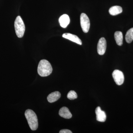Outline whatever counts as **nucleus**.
Masks as SVG:
<instances>
[{
  "label": "nucleus",
  "mask_w": 133,
  "mask_h": 133,
  "mask_svg": "<svg viewBox=\"0 0 133 133\" xmlns=\"http://www.w3.org/2000/svg\"><path fill=\"white\" fill-rule=\"evenodd\" d=\"M97 120L100 122H104L106 120L107 116L105 113L101 110L99 107H98L95 109Z\"/></svg>",
  "instance_id": "obj_7"
},
{
  "label": "nucleus",
  "mask_w": 133,
  "mask_h": 133,
  "mask_svg": "<svg viewBox=\"0 0 133 133\" xmlns=\"http://www.w3.org/2000/svg\"><path fill=\"white\" fill-rule=\"evenodd\" d=\"M80 24L83 31L84 33L88 32L90 29V21L88 16L84 13H82L80 16Z\"/></svg>",
  "instance_id": "obj_4"
},
{
  "label": "nucleus",
  "mask_w": 133,
  "mask_h": 133,
  "mask_svg": "<svg viewBox=\"0 0 133 133\" xmlns=\"http://www.w3.org/2000/svg\"><path fill=\"white\" fill-rule=\"evenodd\" d=\"M59 114L61 117L65 119H70L72 116L69 109L66 107H63L59 109Z\"/></svg>",
  "instance_id": "obj_10"
},
{
  "label": "nucleus",
  "mask_w": 133,
  "mask_h": 133,
  "mask_svg": "<svg viewBox=\"0 0 133 133\" xmlns=\"http://www.w3.org/2000/svg\"><path fill=\"white\" fill-rule=\"evenodd\" d=\"M67 97L69 99H74L77 98V95L75 91H70L68 93Z\"/></svg>",
  "instance_id": "obj_15"
},
{
  "label": "nucleus",
  "mask_w": 133,
  "mask_h": 133,
  "mask_svg": "<svg viewBox=\"0 0 133 133\" xmlns=\"http://www.w3.org/2000/svg\"><path fill=\"white\" fill-rule=\"evenodd\" d=\"M107 48V42L104 37L99 39L97 44V52L99 55H104Z\"/></svg>",
  "instance_id": "obj_6"
},
{
  "label": "nucleus",
  "mask_w": 133,
  "mask_h": 133,
  "mask_svg": "<svg viewBox=\"0 0 133 133\" xmlns=\"http://www.w3.org/2000/svg\"><path fill=\"white\" fill-rule=\"evenodd\" d=\"M52 69L50 62L46 59H42L38 65L37 72L41 77L49 76L52 72Z\"/></svg>",
  "instance_id": "obj_1"
},
{
  "label": "nucleus",
  "mask_w": 133,
  "mask_h": 133,
  "mask_svg": "<svg viewBox=\"0 0 133 133\" xmlns=\"http://www.w3.org/2000/svg\"><path fill=\"white\" fill-rule=\"evenodd\" d=\"M59 24L61 27L66 28L70 22V19L68 15L64 14L61 16L59 19Z\"/></svg>",
  "instance_id": "obj_9"
},
{
  "label": "nucleus",
  "mask_w": 133,
  "mask_h": 133,
  "mask_svg": "<svg viewBox=\"0 0 133 133\" xmlns=\"http://www.w3.org/2000/svg\"><path fill=\"white\" fill-rule=\"evenodd\" d=\"M109 14L111 15L116 16L121 14L122 12V9L120 6H113L109 9Z\"/></svg>",
  "instance_id": "obj_12"
},
{
  "label": "nucleus",
  "mask_w": 133,
  "mask_h": 133,
  "mask_svg": "<svg viewBox=\"0 0 133 133\" xmlns=\"http://www.w3.org/2000/svg\"><path fill=\"white\" fill-rule=\"evenodd\" d=\"M114 37L116 44L119 46L123 44V34L121 31H117L114 34Z\"/></svg>",
  "instance_id": "obj_13"
},
{
  "label": "nucleus",
  "mask_w": 133,
  "mask_h": 133,
  "mask_svg": "<svg viewBox=\"0 0 133 133\" xmlns=\"http://www.w3.org/2000/svg\"><path fill=\"white\" fill-rule=\"evenodd\" d=\"M62 36L64 38L72 41V42L76 43L78 44H79V45H82V41H81V39L79 38L77 36L72 34L71 33H65L63 34Z\"/></svg>",
  "instance_id": "obj_8"
},
{
  "label": "nucleus",
  "mask_w": 133,
  "mask_h": 133,
  "mask_svg": "<svg viewBox=\"0 0 133 133\" xmlns=\"http://www.w3.org/2000/svg\"><path fill=\"white\" fill-rule=\"evenodd\" d=\"M25 116L29 126L32 131H35L38 128V122L35 113L31 109H27L25 111Z\"/></svg>",
  "instance_id": "obj_2"
},
{
  "label": "nucleus",
  "mask_w": 133,
  "mask_h": 133,
  "mask_svg": "<svg viewBox=\"0 0 133 133\" xmlns=\"http://www.w3.org/2000/svg\"><path fill=\"white\" fill-rule=\"evenodd\" d=\"M59 133H72V132L69 129H62L59 132Z\"/></svg>",
  "instance_id": "obj_16"
},
{
  "label": "nucleus",
  "mask_w": 133,
  "mask_h": 133,
  "mask_svg": "<svg viewBox=\"0 0 133 133\" xmlns=\"http://www.w3.org/2000/svg\"><path fill=\"white\" fill-rule=\"evenodd\" d=\"M14 26L16 33L17 37L22 38L24 36L25 26L21 16L17 17L15 21Z\"/></svg>",
  "instance_id": "obj_3"
},
{
  "label": "nucleus",
  "mask_w": 133,
  "mask_h": 133,
  "mask_svg": "<svg viewBox=\"0 0 133 133\" xmlns=\"http://www.w3.org/2000/svg\"><path fill=\"white\" fill-rule=\"evenodd\" d=\"M61 97V94L58 91H55L51 93L48 95L47 99L50 103H52L56 101Z\"/></svg>",
  "instance_id": "obj_11"
},
{
  "label": "nucleus",
  "mask_w": 133,
  "mask_h": 133,
  "mask_svg": "<svg viewBox=\"0 0 133 133\" xmlns=\"http://www.w3.org/2000/svg\"><path fill=\"white\" fill-rule=\"evenodd\" d=\"M125 40L127 43H130L133 40V28L129 30L125 35Z\"/></svg>",
  "instance_id": "obj_14"
},
{
  "label": "nucleus",
  "mask_w": 133,
  "mask_h": 133,
  "mask_svg": "<svg viewBox=\"0 0 133 133\" xmlns=\"http://www.w3.org/2000/svg\"><path fill=\"white\" fill-rule=\"evenodd\" d=\"M112 75L116 84L120 85L124 83V76L122 72L119 70H115L113 72Z\"/></svg>",
  "instance_id": "obj_5"
}]
</instances>
